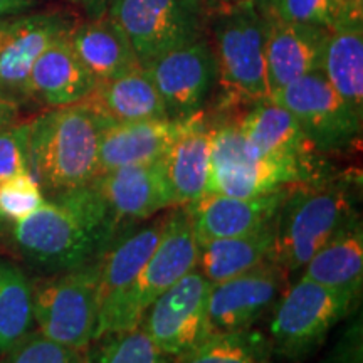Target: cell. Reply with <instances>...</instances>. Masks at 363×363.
Masks as SVG:
<instances>
[{
  "instance_id": "6da1fadb",
  "label": "cell",
  "mask_w": 363,
  "mask_h": 363,
  "mask_svg": "<svg viewBox=\"0 0 363 363\" xmlns=\"http://www.w3.org/2000/svg\"><path fill=\"white\" fill-rule=\"evenodd\" d=\"M120 220L93 184L49 195L38 211L12 225V242L30 266L62 272L101 259Z\"/></svg>"
},
{
  "instance_id": "7a4b0ae2",
  "label": "cell",
  "mask_w": 363,
  "mask_h": 363,
  "mask_svg": "<svg viewBox=\"0 0 363 363\" xmlns=\"http://www.w3.org/2000/svg\"><path fill=\"white\" fill-rule=\"evenodd\" d=\"M360 179L318 175L289 187L278 217L271 261L296 272L358 212Z\"/></svg>"
},
{
  "instance_id": "3957f363",
  "label": "cell",
  "mask_w": 363,
  "mask_h": 363,
  "mask_svg": "<svg viewBox=\"0 0 363 363\" xmlns=\"http://www.w3.org/2000/svg\"><path fill=\"white\" fill-rule=\"evenodd\" d=\"M101 121L84 103L29 121L30 174L49 195L84 187L99 174Z\"/></svg>"
},
{
  "instance_id": "277c9868",
  "label": "cell",
  "mask_w": 363,
  "mask_h": 363,
  "mask_svg": "<svg viewBox=\"0 0 363 363\" xmlns=\"http://www.w3.org/2000/svg\"><path fill=\"white\" fill-rule=\"evenodd\" d=\"M267 13L259 4L242 2L207 13L208 43L217 62V81L230 101L254 104L269 99L266 76Z\"/></svg>"
},
{
  "instance_id": "5b68a950",
  "label": "cell",
  "mask_w": 363,
  "mask_h": 363,
  "mask_svg": "<svg viewBox=\"0 0 363 363\" xmlns=\"http://www.w3.org/2000/svg\"><path fill=\"white\" fill-rule=\"evenodd\" d=\"M360 298L299 278L284 289L272 308L269 343L272 357L299 363L323 347L330 331L358 308Z\"/></svg>"
},
{
  "instance_id": "8992f818",
  "label": "cell",
  "mask_w": 363,
  "mask_h": 363,
  "mask_svg": "<svg viewBox=\"0 0 363 363\" xmlns=\"http://www.w3.org/2000/svg\"><path fill=\"white\" fill-rule=\"evenodd\" d=\"M98 279L99 259L33 284V315L39 333L72 350H86L96 328Z\"/></svg>"
},
{
  "instance_id": "52a82bcc",
  "label": "cell",
  "mask_w": 363,
  "mask_h": 363,
  "mask_svg": "<svg viewBox=\"0 0 363 363\" xmlns=\"http://www.w3.org/2000/svg\"><path fill=\"white\" fill-rule=\"evenodd\" d=\"M321 175L306 167L254 160L249 155L238 121L212 125L208 194L257 197L293 187Z\"/></svg>"
},
{
  "instance_id": "ba28073f",
  "label": "cell",
  "mask_w": 363,
  "mask_h": 363,
  "mask_svg": "<svg viewBox=\"0 0 363 363\" xmlns=\"http://www.w3.org/2000/svg\"><path fill=\"white\" fill-rule=\"evenodd\" d=\"M269 99L291 113L316 152L343 153L360 140L363 118L343 101L321 69L286 84Z\"/></svg>"
},
{
  "instance_id": "9c48e42d",
  "label": "cell",
  "mask_w": 363,
  "mask_h": 363,
  "mask_svg": "<svg viewBox=\"0 0 363 363\" xmlns=\"http://www.w3.org/2000/svg\"><path fill=\"white\" fill-rule=\"evenodd\" d=\"M167 216L140 227L135 233L118 234L99 259L98 318L94 340L104 335L136 328L130 315L131 294L163 233Z\"/></svg>"
},
{
  "instance_id": "30bf717a",
  "label": "cell",
  "mask_w": 363,
  "mask_h": 363,
  "mask_svg": "<svg viewBox=\"0 0 363 363\" xmlns=\"http://www.w3.org/2000/svg\"><path fill=\"white\" fill-rule=\"evenodd\" d=\"M108 16L123 27L142 66L207 35L201 0H118Z\"/></svg>"
},
{
  "instance_id": "8fae6325",
  "label": "cell",
  "mask_w": 363,
  "mask_h": 363,
  "mask_svg": "<svg viewBox=\"0 0 363 363\" xmlns=\"http://www.w3.org/2000/svg\"><path fill=\"white\" fill-rule=\"evenodd\" d=\"M211 286L197 269L190 271L147 308L138 326L163 353L185 355L214 335L207 315Z\"/></svg>"
},
{
  "instance_id": "7c38bea8",
  "label": "cell",
  "mask_w": 363,
  "mask_h": 363,
  "mask_svg": "<svg viewBox=\"0 0 363 363\" xmlns=\"http://www.w3.org/2000/svg\"><path fill=\"white\" fill-rule=\"evenodd\" d=\"M76 21L66 12L13 13L0 19V91L16 103L29 99V74L40 54L66 38Z\"/></svg>"
},
{
  "instance_id": "4fadbf2b",
  "label": "cell",
  "mask_w": 363,
  "mask_h": 363,
  "mask_svg": "<svg viewBox=\"0 0 363 363\" xmlns=\"http://www.w3.org/2000/svg\"><path fill=\"white\" fill-rule=\"evenodd\" d=\"M143 67L174 120L202 111L217 81V62L207 35L172 49Z\"/></svg>"
},
{
  "instance_id": "5bb4252c",
  "label": "cell",
  "mask_w": 363,
  "mask_h": 363,
  "mask_svg": "<svg viewBox=\"0 0 363 363\" xmlns=\"http://www.w3.org/2000/svg\"><path fill=\"white\" fill-rule=\"evenodd\" d=\"M288 286V272L266 261L242 274L212 284L207 315L212 333L252 328L272 311Z\"/></svg>"
},
{
  "instance_id": "9a60e30c",
  "label": "cell",
  "mask_w": 363,
  "mask_h": 363,
  "mask_svg": "<svg viewBox=\"0 0 363 363\" xmlns=\"http://www.w3.org/2000/svg\"><path fill=\"white\" fill-rule=\"evenodd\" d=\"M199 252L201 246L189 212L179 206L167 216L160 239L140 272L131 294L130 315L135 326L140 325L143 313L162 293L190 271L197 269Z\"/></svg>"
},
{
  "instance_id": "2e32d148",
  "label": "cell",
  "mask_w": 363,
  "mask_h": 363,
  "mask_svg": "<svg viewBox=\"0 0 363 363\" xmlns=\"http://www.w3.org/2000/svg\"><path fill=\"white\" fill-rule=\"evenodd\" d=\"M247 153L254 160L306 167L318 170L316 158L298 121L286 108L272 99H262L238 118Z\"/></svg>"
},
{
  "instance_id": "e0dca14e",
  "label": "cell",
  "mask_w": 363,
  "mask_h": 363,
  "mask_svg": "<svg viewBox=\"0 0 363 363\" xmlns=\"http://www.w3.org/2000/svg\"><path fill=\"white\" fill-rule=\"evenodd\" d=\"M288 189L257 197H229V195L207 194L185 211L192 220L199 246L216 239L235 238L261 229L278 217Z\"/></svg>"
},
{
  "instance_id": "ac0fdd59",
  "label": "cell",
  "mask_w": 363,
  "mask_h": 363,
  "mask_svg": "<svg viewBox=\"0 0 363 363\" xmlns=\"http://www.w3.org/2000/svg\"><path fill=\"white\" fill-rule=\"evenodd\" d=\"M91 184L120 220H140L175 206L163 158L99 174Z\"/></svg>"
},
{
  "instance_id": "d6986e66",
  "label": "cell",
  "mask_w": 363,
  "mask_h": 363,
  "mask_svg": "<svg viewBox=\"0 0 363 363\" xmlns=\"http://www.w3.org/2000/svg\"><path fill=\"white\" fill-rule=\"evenodd\" d=\"M266 76L269 98L313 71L321 69L328 30L325 27L296 24L267 13Z\"/></svg>"
},
{
  "instance_id": "ffe728a7",
  "label": "cell",
  "mask_w": 363,
  "mask_h": 363,
  "mask_svg": "<svg viewBox=\"0 0 363 363\" xmlns=\"http://www.w3.org/2000/svg\"><path fill=\"white\" fill-rule=\"evenodd\" d=\"M212 125L206 113L185 118L180 133L163 157L175 206H187L208 194Z\"/></svg>"
},
{
  "instance_id": "44dd1931",
  "label": "cell",
  "mask_w": 363,
  "mask_h": 363,
  "mask_svg": "<svg viewBox=\"0 0 363 363\" xmlns=\"http://www.w3.org/2000/svg\"><path fill=\"white\" fill-rule=\"evenodd\" d=\"M67 35L40 54L29 74V99L49 108L83 103L98 84V79L72 49Z\"/></svg>"
},
{
  "instance_id": "7402d4cb",
  "label": "cell",
  "mask_w": 363,
  "mask_h": 363,
  "mask_svg": "<svg viewBox=\"0 0 363 363\" xmlns=\"http://www.w3.org/2000/svg\"><path fill=\"white\" fill-rule=\"evenodd\" d=\"M185 118H160L101 126L98 153L99 174L120 167L160 160L180 133Z\"/></svg>"
},
{
  "instance_id": "603a6c76",
  "label": "cell",
  "mask_w": 363,
  "mask_h": 363,
  "mask_svg": "<svg viewBox=\"0 0 363 363\" xmlns=\"http://www.w3.org/2000/svg\"><path fill=\"white\" fill-rule=\"evenodd\" d=\"M83 103L101 126L169 118L165 103L143 66L118 78L98 81Z\"/></svg>"
},
{
  "instance_id": "cb8c5ba5",
  "label": "cell",
  "mask_w": 363,
  "mask_h": 363,
  "mask_svg": "<svg viewBox=\"0 0 363 363\" xmlns=\"http://www.w3.org/2000/svg\"><path fill=\"white\" fill-rule=\"evenodd\" d=\"M67 39L98 81L118 78L142 67L125 29L111 16L76 22Z\"/></svg>"
},
{
  "instance_id": "d4e9b609",
  "label": "cell",
  "mask_w": 363,
  "mask_h": 363,
  "mask_svg": "<svg viewBox=\"0 0 363 363\" xmlns=\"http://www.w3.org/2000/svg\"><path fill=\"white\" fill-rule=\"evenodd\" d=\"M303 278L360 298L363 289V220L357 212L310 261Z\"/></svg>"
},
{
  "instance_id": "484cf974",
  "label": "cell",
  "mask_w": 363,
  "mask_h": 363,
  "mask_svg": "<svg viewBox=\"0 0 363 363\" xmlns=\"http://www.w3.org/2000/svg\"><path fill=\"white\" fill-rule=\"evenodd\" d=\"M276 219L252 233L216 239L201 246L197 271L211 284L222 283L271 261Z\"/></svg>"
},
{
  "instance_id": "4316f807",
  "label": "cell",
  "mask_w": 363,
  "mask_h": 363,
  "mask_svg": "<svg viewBox=\"0 0 363 363\" xmlns=\"http://www.w3.org/2000/svg\"><path fill=\"white\" fill-rule=\"evenodd\" d=\"M321 72L363 118V22H337L330 27Z\"/></svg>"
},
{
  "instance_id": "83f0119b",
  "label": "cell",
  "mask_w": 363,
  "mask_h": 363,
  "mask_svg": "<svg viewBox=\"0 0 363 363\" xmlns=\"http://www.w3.org/2000/svg\"><path fill=\"white\" fill-rule=\"evenodd\" d=\"M33 281L19 266L0 259V355L33 331Z\"/></svg>"
},
{
  "instance_id": "f1b7e54d",
  "label": "cell",
  "mask_w": 363,
  "mask_h": 363,
  "mask_svg": "<svg viewBox=\"0 0 363 363\" xmlns=\"http://www.w3.org/2000/svg\"><path fill=\"white\" fill-rule=\"evenodd\" d=\"M271 358L269 338L249 328L212 335L175 363H269Z\"/></svg>"
},
{
  "instance_id": "f546056e",
  "label": "cell",
  "mask_w": 363,
  "mask_h": 363,
  "mask_svg": "<svg viewBox=\"0 0 363 363\" xmlns=\"http://www.w3.org/2000/svg\"><path fill=\"white\" fill-rule=\"evenodd\" d=\"M93 343L84 363H175V358L163 353L140 326L104 335Z\"/></svg>"
},
{
  "instance_id": "4dcf8cb0",
  "label": "cell",
  "mask_w": 363,
  "mask_h": 363,
  "mask_svg": "<svg viewBox=\"0 0 363 363\" xmlns=\"http://www.w3.org/2000/svg\"><path fill=\"white\" fill-rule=\"evenodd\" d=\"M44 190L33 174H21L0 180V217L21 220L45 202Z\"/></svg>"
},
{
  "instance_id": "1f68e13d",
  "label": "cell",
  "mask_w": 363,
  "mask_h": 363,
  "mask_svg": "<svg viewBox=\"0 0 363 363\" xmlns=\"http://www.w3.org/2000/svg\"><path fill=\"white\" fill-rule=\"evenodd\" d=\"M4 357L2 363H84L83 352L52 342L38 330L29 331Z\"/></svg>"
},
{
  "instance_id": "d6a6232c",
  "label": "cell",
  "mask_w": 363,
  "mask_h": 363,
  "mask_svg": "<svg viewBox=\"0 0 363 363\" xmlns=\"http://www.w3.org/2000/svg\"><path fill=\"white\" fill-rule=\"evenodd\" d=\"M30 174L29 123H12L0 130V180Z\"/></svg>"
},
{
  "instance_id": "836d02e7",
  "label": "cell",
  "mask_w": 363,
  "mask_h": 363,
  "mask_svg": "<svg viewBox=\"0 0 363 363\" xmlns=\"http://www.w3.org/2000/svg\"><path fill=\"white\" fill-rule=\"evenodd\" d=\"M279 19L330 29L335 24L331 0H278L272 12Z\"/></svg>"
},
{
  "instance_id": "e575fe53",
  "label": "cell",
  "mask_w": 363,
  "mask_h": 363,
  "mask_svg": "<svg viewBox=\"0 0 363 363\" xmlns=\"http://www.w3.org/2000/svg\"><path fill=\"white\" fill-rule=\"evenodd\" d=\"M320 363H363V318L353 311L345 330Z\"/></svg>"
},
{
  "instance_id": "d590c367",
  "label": "cell",
  "mask_w": 363,
  "mask_h": 363,
  "mask_svg": "<svg viewBox=\"0 0 363 363\" xmlns=\"http://www.w3.org/2000/svg\"><path fill=\"white\" fill-rule=\"evenodd\" d=\"M337 22H363V0H331Z\"/></svg>"
},
{
  "instance_id": "8d00e7d4",
  "label": "cell",
  "mask_w": 363,
  "mask_h": 363,
  "mask_svg": "<svg viewBox=\"0 0 363 363\" xmlns=\"http://www.w3.org/2000/svg\"><path fill=\"white\" fill-rule=\"evenodd\" d=\"M116 2L118 0H79L84 13L88 16V19H96V17L108 16V12L111 11Z\"/></svg>"
},
{
  "instance_id": "74e56055",
  "label": "cell",
  "mask_w": 363,
  "mask_h": 363,
  "mask_svg": "<svg viewBox=\"0 0 363 363\" xmlns=\"http://www.w3.org/2000/svg\"><path fill=\"white\" fill-rule=\"evenodd\" d=\"M19 108L21 104L12 99H0V130L16 123L19 118Z\"/></svg>"
},
{
  "instance_id": "f35d334b",
  "label": "cell",
  "mask_w": 363,
  "mask_h": 363,
  "mask_svg": "<svg viewBox=\"0 0 363 363\" xmlns=\"http://www.w3.org/2000/svg\"><path fill=\"white\" fill-rule=\"evenodd\" d=\"M34 6V0H0V19L13 13L26 12L27 9Z\"/></svg>"
},
{
  "instance_id": "ab89813d",
  "label": "cell",
  "mask_w": 363,
  "mask_h": 363,
  "mask_svg": "<svg viewBox=\"0 0 363 363\" xmlns=\"http://www.w3.org/2000/svg\"><path fill=\"white\" fill-rule=\"evenodd\" d=\"M201 2L203 4V7H206V11L208 13V12L219 11V9L238 6V4H242V2H251V0H201ZM254 2H257V0H254Z\"/></svg>"
},
{
  "instance_id": "60d3db41",
  "label": "cell",
  "mask_w": 363,
  "mask_h": 363,
  "mask_svg": "<svg viewBox=\"0 0 363 363\" xmlns=\"http://www.w3.org/2000/svg\"><path fill=\"white\" fill-rule=\"evenodd\" d=\"M276 2H278V0H257V4H259V7H261L262 11H264L266 13H271V12H272V9H274Z\"/></svg>"
},
{
  "instance_id": "b9f144b4",
  "label": "cell",
  "mask_w": 363,
  "mask_h": 363,
  "mask_svg": "<svg viewBox=\"0 0 363 363\" xmlns=\"http://www.w3.org/2000/svg\"><path fill=\"white\" fill-rule=\"evenodd\" d=\"M0 99H9V98L4 96V93H2V91H0Z\"/></svg>"
},
{
  "instance_id": "7bdbcfd3",
  "label": "cell",
  "mask_w": 363,
  "mask_h": 363,
  "mask_svg": "<svg viewBox=\"0 0 363 363\" xmlns=\"http://www.w3.org/2000/svg\"><path fill=\"white\" fill-rule=\"evenodd\" d=\"M66 2H74L76 4V2H79V0H66Z\"/></svg>"
},
{
  "instance_id": "ee69618b",
  "label": "cell",
  "mask_w": 363,
  "mask_h": 363,
  "mask_svg": "<svg viewBox=\"0 0 363 363\" xmlns=\"http://www.w3.org/2000/svg\"><path fill=\"white\" fill-rule=\"evenodd\" d=\"M0 220H2V217H0Z\"/></svg>"
}]
</instances>
